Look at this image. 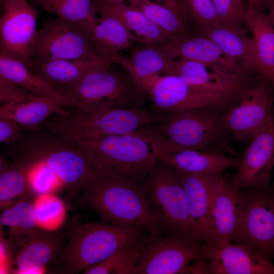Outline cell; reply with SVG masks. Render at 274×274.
I'll use <instances>...</instances> for the list:
<instances>
[{"mask_svg":"<svg viewBox=\"0 0 274 274\" xmlns=\"http://www.w3.org/2000/svg\"><path fill=\"white\" fill-rule=\"evenodd\" d=\"M80 202L94 210L107 223L139 227L150 234L164 232L144 185L113 168L95 167L82 188Z\"/></svg>","mask_w":274,"mask_h":274,"instance_id":"1","label":"cell"},{"mask_svg":"<svg viewBox=\"0 0 274 274\" xmlns=\"http://www.w3.org/2000/svg\"><path fill=\"white\" fill-rule=\"evenodd\" d=\"M156 149L166 154L186 149L216 152L228 147L230 138L224 124L222 111L212 107L185 109L166 114L155 124L139 130Z\"/></svg>","mask_w":274,"mask_h":274,"instance_id":"2","label":"cell"},{"mask_svg":"<svg viewBox=\"0 0 274 274\" xmlns=\"http://www.w3.org/2000/svg\"><path fill=\"white\" fill-rule=\"evenodd\" d=\"M53 135L24 134L12 145L19 158L48 166L63 184L69 201L76 202L95 166L88 153L77 143Z\"/></svg>","mask_w":274,"mask_h":274,"instance_id":"3","label":"cell"},{"mask_svg":"<svg viewBox=\"0 0 274 274\" xmlns=\"http://www.w3.org/2000/svg\"><path fill=\"white\" fill-rule=\"evenodd\" d=\"M165 115L149 111L144 107L90 111L74 108L65 114L53 115L44 124L51 133L75 142L90 137L134 132L158 123Z\"/></svg>","mask_w":274,"mask_h":274,"instance_id":"4","label":"cell"},{"mask_svg":"<svg viewBox=\"0 0 274 274\" xmlns=\"http://www.w3.org/2000/svg\"><path fill=\"white\" fill-rule=\"evenodd\" d=\"M147 233L139 227L109 223L76 224L71 228L68 243L61 253L64 263L61 272H83L124 246L142 239Z\"/></svg>","mask_w":274,"mask_h":274,"instance_id":"5","label":"cell"},{"mask_svg":"<svg viewBox=\"0 0 274 274\" xmlns=\"http://www.w3.org/2000/svg\"><path fill=\"white\" fill-rule=\"evenodd\" d=\"M75 142L88 153L95 167L113 168L142 184L158 160L154 145L139 130L87 138Z\"/></svg>","mask_w":274,"mask_h":274,"instance_id":"6","label":"cell"},{"mask_svg":"<svg viewBox=\"0 0 274 274\" xmlns=\"http://www.w3.org/2000/svg\"><path fill=\"white\" fill-rule=\"evenodd\" d=\"M63 92L70 107L85 111L144 107L147 94L126 71L110 68L88 73Z\"/></svg>","mask_w":274,"mask_h":274,"instance_id":"7","label":"cell"},{"mask_svg":"<svg viewBox=\"0 0 274 274\" xmlns=\"http://www.w3.org/2000/svg\"><path fill=\"white\" fill-rule=\"evenodd\" d=\"M143 185L154 216L164 232L197 241L194 237L180 173L169 164L158 159Z\"/></svg>","mask_w":274,"mask_h":274,"instance_id":"8","label":"cell"},{"mask_svg":"<svg viewBox=\"0 0 274 274\" xmlns=\"http://www.w3.org/2000/svg\"><path fill=\"white\" fill-rule=\"evenodd\" d=\"M274 90L259 75L234 93L222 111V117L231 138L250 142L271 117Z\"/></svg>","mask_w":274,"mask_h":274,"instance_id":"9","label":"cell"},{"mask_svg":"<svg viewBox=\"0 0 274 274\" xmlns=\"http://www.w3.org/2000/svg\"><path fill=\"white\" fill-rule=\"evenodd\" d=\"M200 257H204L203 243L177 234L148 233L143 240L135 274H181Z\"/></svg>","mask_w":274,"mask_h":274,"instance_id":"10","label":"cell"},{"mask_svg":"<svg viewBox=\"0 0 274 274\" xmlns=\"http://www.w3.org/2000/svg\"><path fill=\"white\" fill-rule=\"evenodd\" d=\"M145 90L155 111L162 114L200 107L215 108L222 111L236 93L212 90L172 75L156 77Z\"/></svg>","mask_w":274,"mask_h":274,"instance_id":"11","label":"cell"},{"mask_svg":"<svg viewBox=\"0 0 274 274\" xmlns=\"http://www.w3.org/2000/svg\"><path fill=\"white\" fill-rule=\"evenodd\" d=\"M245 190L243 213L233 241L270 261L274 257V190L270 185Z\"/></svg>","mask_w":274,"mask_h":274,"instance_id":"12","label":"cell"},{"mask_svg":"<svg viewBox=\"0 0 274 274\" xmlns=\"http://www.w3.org/2000/svg\"><path fill=\"white\" fill-rule=\"evenodd\" d=\"M101 54L78 25L59 18H49L37 30L32 59H88Z\"/></svg>","mask_w":274,"mask_h":274,"instance_id":"13","label":"cell"},{"mask_svg":"<svg viewBox=\"0 0 274 274\" xmlns=\"http://www.w3.org/2000/svg\"><path fill=\"white\" fill-rule=\"evenodd\" d=\"M0 52L32 71V52L39 12L27 0H1Z\"/></svg>","mask_w":274,"mask_h":274,"instance_id":"14","label":"cell"},{"mask_svg":"<svg viewBox=\"0 0 274 274\" xmlns=\"http://www.w3.org/2000/svg\"><path fill=\"white\" fill-rule=\"evenodd\" d=\"M211 190L210 237L205 244L221 248L231 244L236 236L243 213L244 195L223 174L212 176Z\"/></svg>","mask_w":274,"mask_h":274,"instance_id":"15","label":"cell"},{"mask_svg":"<svg viewBox=\"0 0 274 274\" xmlns=\"http://www.w3.org/2000/svg\"><path fill=\"white\" fill-rule=\"evenodd\" d=\"M230 182L239 190L270 185L274 167V112L250 141Z\"/></svg>","mask_w":274,"mask_h":274,"instance_id":"16","label":"cell"},{"mask_svg":"<svg viewBox=\"0 0 274 274\" xmlns=\"http://www.w3.org/2000/svg\"><path fill=\"white\" fill-rule=\"evenodd\" d=\"M65 235L59 230L48 232L39 229L10 239L14 254V273H44L47 265L61 255Z\"/></svg>","mask_w":274,"mask_h":274,"instance_id":"17","label":"cell"},{"mask_svg":"<svg viewBox=\"0 0 274 274\" xmlns=\"http://www.w3.org/2000/svg\"><path fill=\"white\" fill-rule=\"evenodd\" d=\"M255 74L233 73L217 65L182 58L172 60L164 73L194 85L231 92H236L252 82L256 77Z\"/></svg>","mask_w":274,"mask_h":274,"instance_id":"18","label":"cell"},{"mask_svg":"<svg viewBox=\"0 0 274 274\" xmlns=\"http://www.w3.org/2000/svg\"><path fill=\"white\" fill-rule=\"evenodd\" d=\"M175 58L213 64L236 74H253L226 55L209 37L197 30L168 37L160 44Z\"/></svg>","mask_w":274,"mask_h":274,"instance_id":"19","label":"cell"},{"mask_svg":"<svg viewBox=\"0 0 274 274\" xmlns=\"http://www.w3.org/2000/svg\"><path fill=\"white\" fill-rule=\"evenodd\" d=\"M203 249L212 274H274V265L246 245L212 248L203 244Z\"/></svg>","mask_w":274,"mask_h":274,"instance_id":"20","label":"cell"},{"mask_svg":"<svg viewBox=\"0 0 274 274\" xmlns=\"http://www.w3.org/2000/svg\"><path fill=\"white\" fill-rule=\"evenodd\" d=\"M114 62L101 54L88 59L32 60V71L54 86L64 90L70 88L88 73L109 69Z\"/></svg>","mask_w":274,"mask_h":274,"instance_id":"21","label":"cell"},{"mask_svg":"<svg viewBox=\"0 0 274 274\" xmlns=\"http://www.w3.org/2000/svg\"><path fill=\"white\" fill-rule=\"evenodd\" d=\"M155 148L158 160L169 164L182 174L218 175L223 174L228 168L238 167L241 162V159L229 157L216 152L186 149L166 154L158 151L155 146Z\"/></svg>","mask_w":274,"mask_h":274,"instance_id":"22","label":"cell"},{"mask_svg":"<svg viewBox=\"0 0 274 274\" xmlns=\"http://www.w3.org/2000/svg\"><path fill=\"white\" fill-rule=\"evenodd\" d=\"M108 56L124 67L145 90L153 79L164 74L176 59L160 44L133 48L129 58L118 53Z\"/></svg>","mask_w":274,"mask_h":274,"instance_id":"23","label":"cell"},{"mask_svg":"<svg viewBox=\"0 0 274 274\" xmlns=\"http://www.w3.org/2000/svg\"><path fill=\"white\" fill-rule=\"evenodd\" d=\"M180 174L195 238L199 243H207L210 232L213 176Z\"/></svg>","mask_w":274,"mask_h":274,"instance_id":"24","label":"cell"},{"mask_svg":"<svg viewBox=\"0 0 274 274\" xmlns=\"http://www.w3.org/2000/svg\"><path fill=\"white\" fill-rule=\"evenodd\" d=\"M246 26L252 33L258 73L274 90V25L262 9L248 4Z\"/></svg>","mask_w":274,"mask_h":274,"instance_id":"25","label":"cell"},{"mask_svg":"<svg viewBox=\"0 0 274 274\" xmlns=\"http://www.w3.org/2000/svg\"><path fill=\"white\" fill-rule=\"evenodd\" d=\"M64 107L55 100L35 95L1 105L0 118L12 119L25 129L35 132L53 115L66 113Z\"/></svg>","mask_w":274,"mask_h":274,"instance_id":"26","label":"cell"},{"mask_svg":"<svg viewBox=\"0 0 274 274\" xmlns=\"http://www.w3.org/2000/svg\"><path fill=\"white\" fill-rule=\"evenodd\" d=\"M206 36L209 37L227 56L247 71L258 74L252 38L247 36L242 26L220 24Z\"/></svg>","mask_w":274,"mask_h":274,"instance_id":"27","label":"cell"},{"mask_svg":"<svg viewBox=\"0 0 274 274\" xmlns=\"http://www.w3.org/2000/svg\"><path fill=\"white\" fill-rule=\"evenodd\" d=\"M98 13L105 12L119 18L144 45L161 44L167 36L144 13L120 0H96Z\"/></svg>","mask_w":274,"mask_h":274,"instance_id":"28","label":"cell"},{"mask_svg":"<svg viewBox=\"0 0 274 274\" xmlns=\"http://www.w3.org/2000/svg\"><path fill=\"white\" fill-rule=\"evenodd\" d=\"M0 76L36 95L55 100L69 107L63 90L58 88L21 61L0 54Z\"/></svg>","mask_w":274,"mask_h":274,"instance_id":"29","label":"cell"},{"mask_svg":"<svg viewBox=\"0 0 274 274\" xmlns=\"http://www.w3.org/2000/svg\"><path fill=\"white\" fill-rule=\"evenodd\" d=\"M98 22L90 38L96 48L104 55L117 54L129 48L133 41L142 42L118 17L100 12Z\"/></svg>","mask_w":274,"mask_h":274,"instance_id":"30","label":"cell"},{"mask_svg":"<svg viewBox=\"0 0 274 274\" xmlns=\"http://www.w3.org/2000/svg\"><path fill=\"white\" fill-rule=\"evenodd\" d=\"M30 195L34 196L29 186L27 162L20 158L10 162L1 153V211Z\"/></svg>","mask_w":274,"mask_h":274,"instance_id":"31","label":"cell"},{"mask_svg":"<svg viewBox=\"0 0 274 274\" xmlns=\"http://www.w3.org/2000/svg\"><path fill=\"white\" fill-rule=\"evenodd\" d=\"M57 18L75 23L89 36L98 18L96 0H30Z\"/></svg>","mask_w":274,"mask_h":274,"instance_id":"32","label":"cell"},{"mask_svg":"<svg viewBox=\"0 0 274 274\" xmlns=\"http://www.w3.org/2000/svg\"><path fill=\"white\" fill-rule=\"evenodd\" d=\"M120 1L127 2L126 3L141 11L167 38L196 31L184 15L167 6L150 0Z\"/></svg>","mask_w":274,"mask_h":274,"instance_id":"33","label":"cell"},{"mask_svg":"<svg viewBox=\"0 0 274 274\" xmlns=\"http://www.w3.org/2000/svg\"><path fill=\"white\" fill-rule=\"evenodd\" d=\"M35 197L33 195L25 197L2 211L0 226L8 227L10 239L25 235L39 229L32 207Z\"/></svg>","mask_w":274,"mask_h":274,"instance_id":"34","label":"cell"},{"mask_svg":"<svg viewBox=\"0 0 274 274\" xmlns=\"http://www.w3.org/2000/svg\"><path fill=\"white\" fill-rule=\"evenodd\" d=\"M32 207L37 225L41 230L48 232L58 231L66 221L65 203L55 194L36 196Z\"/></svg>","mask_w":274,"mask_h":274,"instance_id":"35","label":"cell"},{"mask_svg":"<svg viewBox=\"0 0 274 274\" xmlns=\"http://www.w3.org/2000/svg\"><path fill=\"white\" fill-rule=\"evenodd\" d=\"M144 237L124 246L104 260L87 268L82 273L135 274Z\"/></svg>","mask_w":274,"mask_h":274,"instance_id":"36","label":"cell"},{"mask_svg":"<svg viewBox=\"0 0 274 274\" xmlns=\"http://www.w3.org/2000/svg\"><path fill=\"white\" fill-rule=\"evenodd\" d=\"M24 160L28 165L30 190L35 196L47 193L56 194L65 189L58 177L46 164L40 162Z\"/></svg>","mask_w":274,"mask_h":274,"instance_id":"37","label":"cell"},{"mask_svg":"<svg viewBox=\"0 0 274 274\" xmlns=\"http://www.w3.org/2000/svg\"><path fill=\"white\" fill-rule=\"evenodd\" d=\"M189 20L199 32L206 35L220 25L212 0H180Z\"/></svg>","mask_w":274,"mask_h":274,"instance_id":"38","label":"cell"},{"mask_svg":"<svg viewBox=\"0 0 274 274\" xmlns=\"http://www.w3.org/2000/svg\"><path fill=\"white\" fill-rule=\"evenodd\" d=\"M217 17L221 24L246 25L247 6L243 0H212Z\"/></svg>","mask_w":274,"mask_h":274,"instance_id":"39","label":"cell"},{"mask_svg":"<svg viewBox=\"0 0 274 274\" xmlns=\"http://www.w3.org/2000/svg\"><path fill=\"white\" fill-rule=\"evenodd\" d=\"M36 95L0 76V103H6L30 97Z\"/></svg>","mask_w":274,"mask_h":274,"instance_id":"40","label":"cell"},{"mask_svg":"<svg viewBox=\"0 0 274 274\" xmlns=\"http://www.w3.org/2000/svg\"><path fill=\"white\" fill-rule=\"evenodd\" d=\"M25 129L15 121L0 118V142L6 145H12L20 139L24 134Z\"/></svg>","mask_w":274,"mask_h":274,"instance_id":"41","label":"cell"},{"mask_svg":"<svg viewBox=\"0 0 274 274\" xmlns=\"http://www.w3.org/2000/svg\"><path fill=\"white\" fill-rule=\"evenodd\" d=\"M0 273H14V254L11 241L0 227Z\"/></svg>","mask_w":274,"mask_h":274,"instance_id":"42","label":"cell"},{"mask_svg":"<svg viewBox=\"0 0 274 274\" xmlns=\"http://www.w3.org/2000/svg\"><path fill=\"white\" fill-rule=\"evenodd\" d=\"M209 274L211 273V263L209 258L200 257L189 264L182 270L181 274Z\"/></svg>","mask_w":274,"mask_h":274,"instance_id":"43","label":"cell"},{"mask_svg":"<svg viewBox=\"0 0 274 274\" xmlns=\"http://www.w3.org/2000/svg\"><path fill=\"white\" fill-rule=\"evenodd\" d=\"M156 2L167 6L185 15L180 0H156Z\"/></svg>","mask_w":274,"mask_h":274,"instance_id":"44","label":"cell"},{"mask_svg":"<svg viewBox=\"0 0 274 274\" xmlns=\"http://www.w3.org/2000/svg\"><path fill=\"white\" fill-rule=\"evenodd\" d=\"M266 6L269 16L274 25V0H266Z\"/></svg>","mask_w":274,"mask_h":274,"instance_id":"45","label":"cell"},{"mask_svg":"<svg viewBox=\"0 0 274 274\" xmlns=\"http://www.w3.org/2000/svg\"><path fill=\"white\" fill-rule=\"evenodd\" d=\"M248 3L262 9L266 6V0H247Z\"/></svg>","mask_w":274,"mask_h":274,"instance_id":"46","label":"cell"}]
</instances>
